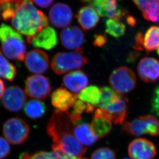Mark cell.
<instances>
[{"mask_svg":"<svg viewBox=\"0 0 159 159\" xmlns=\"http://www.w3.org/2000/svg\"><path fill=\"white\" fill-rule=\"evenodd\" d=\"M74 125L69 112L55 110L48 122L47 132L53 142V146L70 156L82 159L87 148L75 136Z\"/></svg>","mask_w":159,"mask_h":159,"instance_id":"obj_1","label":"cell"},{"mask_svg":"<svg viewBox=\"0 0 159 159\" xmlns=\"http://www.w3.org/2000/svg\"><path fill=\"white\" fill-rule=\"evenodd\" d=\"M11 21L19 33L26 36L29 43L38 33L49 25L47 17L37 9L32 0H16Z\"/></svg>","mask_w":159,"mask_h":159,"instance_id":"obj_2","label":"cell"},{"mask_svg":"<svg viewBox=\"0 0 159 159\" xmlns=\"http://www.w3.org/2000/svg\"><path fill=\"white\" fill-rule=\"evenodd\" d=\"M0 43L3 54L11 60H25L26 46L20 33L6 24L0 25Z\"/></svg>","mask_w":159,"mask_h":159,"instance_id":"obj_3","label":"cell"},{"mask_svg":"<svg viewBox=\"0 0 159 159\" xmlns=\"http://www.w3.org/2000/svg\"><path fill=\"white\" fill-rule=\"evenodd\" d=\"M89 60L82 49L74 52H60L55 54L51 63L55 74L62 75L77 70L87 64Z\"/></svg>","mask_w":159,"mask_h":159,"instance_id":"obj_4","label":"cell"},{"mask_svg":"<svg viewBox=\"0 0 159 159\" xmlns=\"http://www.w3.org/2000/svg\"><path fill=\"white\" fill-rule=\"evenodd\" d=\"M123 131L133 136L159 135V121L152 115H144L133 120L125 122L121 128Z\"/></svg>","mask_w":159,"mask_h":159,"instance_id":"obj_5","label":"cell"},{"mask_svg":"<svg viewBox=\"0 0 159 159\" xmlns=\"http://www.w3.org/2000/svg\"><path fill=\"white\" fill-rule=\"evenodd\" d=\"M109 83L117 93L125 94L134 89L136 78L131 69L127 66H121L113 71L109 78Z\"/></svg>","mask_w":159,"mask_h":159,"instance_id":"obj_6","label":"cell"},{"mask_svg":"<svg viewBox=\"0 0 159 159\" xmlns=\"http://www.w3.org/2000/svg\"><path fill=\"white\" fill-rule=\"evenodd\" d=\"M28 124L20 118H10L5 122L3 133L6 140L11 144L19 145L25 142L30 134Z\"/></svg>","mask_w":159,"mask_h":159,"instance_id":"obj_7","label":"cell"},{"mask_svg":"<svg viewBox=\"0 0 159 159\" xmlns=\"http://www.w3.org/2000/svg\"><path fill=\"white\" fill-rule=\"evenodd\" d=\"M95 9L101 17L120 20L124 18L128 11L120 4L121 0H81Z\"/></svg>","mask_w":159,"mask_h":159,"instance_id":"obj_8","label":"cell"},{"mask_svg":"<svg viewBox=\"0 0 159 159\" xmlns=\"http://www.w3.org/2000/svg\"><path fill=\"white\" fill-rule=\"evenodd\" d=\"M51 86L47 77L35 75L25 81V92L28 96L36 100H44L50 93Z\"/></svg>","mask_w":159,"mask_h":159,"instance_id":"obj_9","label":"cell"},{"mask_svg":"<svg viewBox=\"0 0 159 159\" xmlns=\"http://www.w3.org/2000/svg\"><path fill=\"white\" fill-rule=\"evenodd\" d=\"M26 100L27 96L23 89L18 86H11L5 90L2 103L9 111L18 112L25 106Z\"/></svg>","mask_w":159,"mask_h":159,"instance_id":"obj_10","label":"cell"},{"mask_svg":"<svg viewBox=\"0 0 159 159\" xmlns=\"http://www.w3.org/2000/svg\"><path fill=\"white\" fill-rule=\"evenodd\" d=\"M25 62L29 71L39 75L45 73L50 65L47 54L39 49H34L28 52L25 57Z\"/></svg>","mask_w":159,"mask_h":159,"instance_id":"obj_11","label":"cell"},{"mask_svg":"<svg viewBox=\"0 0 159 159\" xmlns=\"http://www.w3.org/2000/svg\"><path fill=\"white\" fill-rule=\"evenodd\" d=\"M129 155L132 159H152L157 155L155 145L148 139L139 138L130 143L128 146Z\"/></svg>","mask_w":159,"mask_h":159,"instance_id":"obj_12","label":"cell"},{"mask_svg":"<svg viewBox=\"0 0 159 159\" xmlns=\"http://www.w3.org/2000/svg\"><path fill=\"white\" fill-rule=\"evenodd\" d=\"M49 19L52 25L57 28H66L73 20V12L70 7L65 3H57L51 8Z\"/></svg>","mask_w":159,"mask_h":159,"instance_id":"obj_13","label":"cell"},{"mask_svg":"<svg viewBox=\"0 0 159 159\" xmlns=\"http://www.w3.org/2000/svg\"><path fill=\"white\" fill-rule=\"evenodd\" d=\"M60 40L61 44L66 49L77 51L81 49L84 43L85 35L78 27L70 26L61 31Z\"/></svg>","mask_w":159,"mask_h":159,"instance_id":"obj_14","label":"cell"},{"mask_svg":"<svg viewBox=\"0 0 159 159\" xmlns=\"http://www.w3.org/2000/svg\"><path fill=\"white\" fill-rule=\"evenodd\" d=\"M137 70L142 81L155 82L159 79V61L153 57H144L138 64Z\"/></svg>","mask_w":159,"mask_h":159,"instance_id":"obj_15","label":"cell"},{"mask_svg":"<svg viewBox=\"0 0 159 159\" xmlns=\"http://www.w3.org/2000/svg\"><path fill=\"white\" fill-rule=\"evenodd\" d=\"M58 43V38L55 30L50 26L43 28L32 40L31 43L34 47L50 50L53 49Z\"/></svg>","mask_w":159,"mask_h":159,"instance_id":"obj_16","label":"cell"},{"mask_svg":"<svg viewBox=\"0 0 159 159\" xmlns=\"http://www.w3.org/2000/svg\"><path fill=\"white\" fill-rule=\"evenodd\" d=\"M51 100L52 106L57 110L68 112L73 107L76 97L66 89L59 88L53 92Z\"/></svg>","mask_w":159,"mask_h":159,"instance_id":"obj_17","label":"cell"},{"mask_svg":"<svg viewBox=\"0 0 159 159\" xmlns=\"http://www.w3.org/2000/svg\"><path fill=\"white\" fill-rule=\"evenodd\" d=\"M90 126L98 139L107 135L112 129V122L106 116L104 110L99 108L95 111Z\"/></svg>","mask_w":159,"mask_h":159,"instance_id":"obj_18","label":"cell"},{"mask_svg":"<svg viewBox=\"0 0 159 159\" xmlns=\"http://www.w3.org/2000/svg\"><path fill=\"white\" fill-rule=\"evenodd\" d=\"M89 80L85 72L81 70L69 72L63 78V84L75 95L87 87Z\"/></svg>","mask_w":159,"mask_h":159,"instance_id":"obj_19","label":"cell"},{"mask_svg":"<svg viewBox=\"0 0 159 159\" xmlns=\"http://www.w3.org/2000/svg\"><path fill=\"white\" fill-rule=\"evenodd\" d=\"M128 100L122 96L118 101L104 110L107 118L114 124H122L125 120L128 112Z\"/></svg>","mask_w":159,"mask_h":159,"instance_id":"obj_20","label":"cell"},{"mask_svg":"<svg viewBox=\"0 0 159 159\" xmlns=\"http://www.w3.org/2000/svg\"><path fill=\"white\" fill-rule=\"evenodd\" d=\"M76 17L80 25L85 31L95 28L100 20L98 13L90 6H84L80 8Z\"/></svg>","mask_w":159,"mask_h":159,"instance_id":"obj_21","label":"cell"},{"mask_svg":"<svg viewBox=\"0 0 159 159\" xmlns=\"http://www.w3.org/2000/svg\"><path fill=\"white\" fill-rule=\"evenodd\" d=\"M74 133L75 138L82 145L90 146L98 141L90 125L86 122H79L74 125Z\"/></svg>","mask_w":159,"mask_h":159,"instance_id":"obj_22","label":"cell"},{"mask_svg":"<svg viewBox=\"0 0 159 159\" xmlns=\"http://www.w3.org/2000/svg\"><path fill=\"white\" fill-rule=\"evenodd\" d=\"M75 96L86 103L94 107L98 106L101 99V89L96 85H90L85 88Z\"/></svg>","mask_w":159,"mask_h":159,"instance_id":"obj_23","label":"cell"},{"mask_svg":"<svg viewBox=\"0 0 159 159\" xmlns=\"http://www.w3.org/2000/svg\"><path fill=\"white\" fill-rule=\"evenodd\" d=\"M143 48L147 52L159 49V26H152L147 30L143 38Z\"/></svg>","mask_w":159,"mask_h":159,"instance_id":"obj_24","label":"cell"},{"mask_svg":"<svg viewBox=\"0 0 159 159\" xmlns=\"http://www.w3.org/2000/svg\"><path fill=\"white\" fill-rule=\"evenodd\" d=\"M24 111L29 118L33 119H39L43 117L46 113V105L42 101L32 100L25 103Z\"/></svg>","mask_w":159,"mask_h":159,"instance_id":"obj_25","label":"cell"},{"mask_svg":"<svg viewBox=\"0 0 159 159\" xmlns=\"http://www.w3.org/2000/svg\"><path fill=\"white\" fill-rule=\"evenodd\" d=\"M101 97L98 107L99 109H105L114 104L120 98L121 95L107 86L101 87Z\"/></svg>","mask_w":159,"mask_h":159,"instance_id":"obj_26","label":"cell"},{"mask_svg":"<svg viewBox=\"0 0 159 159\" xmlns=\"http://www.w3.org/2000/svg\"><path fill=\"white\" fill-rule=\"evenodd\" d=\"M17 75L15 66L10 63L0 52V78L9 81L15 79Z\"/></svg>","mask_w":159,"mask_h":159,"instance_id":"obj_27","label":"cell"},{"mask_svg":"<svg viewBox=\"0 0 159 159\" xmlns=\"http://www.w3.org/2000/svg\"><path fill=\"white\" fill-rule=\"evenodd\" d=\"M105 26L106 32L112 37L119 38L125 34V25L119 20L108 19L106 20Z\"/></svg>","mask_w":159,"mask_h":159,"instance_id":"obj_28","label":"cell"},{"mask_svg":"<svg viewBox=\"0 0 159 159\" xmlns=\"http://www.w3.org/2000/svg\"><path fill=\"white\" fill-rule=\"evenodd\" d=\"M90 159H116V156L114 150L107 147H103L95 150Z\"/></svg>","mask_w":159,"mask_h":159,"instance_id":"obj_29","label":"cell"},{"mask_svg":"<svg viewBox=\"0 0 159 159\" xmlns=\"http://www.w3.org/2000/svg\"><path fill=\"white\" fill-rule=\"evenodd\" d=\"M72 113L81 115L85 112L86 113H92L94 111L95 107L81 101L80 100H75L73 106Z\"/></svg>","mask_w":159,"mask_h":159,"instance_id":"obj_30","label":"cell"},{"mask_svg":"<svg viewBox=\"0 0 159 159\" xmlns=\"http://www.w3.org/2000/svg\"><path fill=\"white\" fill-rule=\"evenodd\" d=\"M20 159H55L53 152L40 151L33 154L22 153L20 157Z\"/></svg>","mask_w":159,"mask_h":159,"instance_id":"obj_31","label":"cell"},{"mask_svg":"<svg viewBox=\"0 0 159 159\" xmlns=\"http://www.w3.org/2000/svg\"><path fill=\"white\" fill-rule=\"evenodd\" d=\"M143 15L146 20L159 23V2L148 10L143 12Z\"/></svg>","mask_w":159,"mask_h":159,"instance_id":"obj_32","label":"cell"},{"mask_svg":"<svg viewBox=\"0 0 159 159\" xmlns=\"http://www.w3.org/2000/svg\"><path fill=\"white\" fill-rule=\"evenodd\" d=\"M133 1L139 9L144 12L159 2V0H133Z\"/></svg>","mask_w":159,"mask_h":159,"instance_id":"obj_33","label":"cell"},{"mask_svg":"<svg viewBox=\"0 0 159 159\" xmlns=\"http://www.w3.org/2000/svg\"><path fill=\"white\" fill-rule=\"evenodd\" d=\"M151 107L152 112L159 117V86L156 88L153 92Z\"/></svg>","mask_w":159,"mask_h":159,"instance_id":"obj_34","label":"cell"},{"mask_svg":"<svg viewBox=\"0 0 159 159\" xmlns=\"http://www.w3.org/2000/svg\"><path fill=\"white\" fill-rule=\"evenodd\" d=\"M11 152V147L8 141L4 138L0 137V159L7 156Z\"/></svg>","mask_w":159,"mask_h":159,"instance_id":"obj_35","label":"cell"},{"mask_svg":"<svg viewBox=\"0 0 159 159\" xmlns=\"http://www.w3.org/2000/svg\"><path fill=\"white\" fill-rule=\"evenodd\" d=\"M107 41V37L105 34H95L93 44L97 47H102Z\"/></svg>","mask_w":159,"mask_h":159,"instance_id":"obj_36","label":"cell"},{"mask_svg":"<svg viewBox=\"0 0 159 159\" xmlns=\"http://www.w3.org/2000/svg\"><path fill=\"white\" fill-rule=\"evenodd\" d=\"M143 35L142 33L139 32L137 34L135 37L134 45L133 48L138 50L143 51Z\"/></svg>","mask_w":159,"mask_h":159,"instance_id":"obj_37","label":"cell"},{"mask_svg":"<svg viewBox=\"0 0 159 159\" xmlns=\"http://www.w3.org/2000/svg\"><path fill=\"white\" fill-rule=\"evenodd\" d=\"M36 4L39 6L40 7L46 8L48 7L51 6L54 0H32Z\"/></svg>","mask_w":159,"mask_h":159,"instance_id":"obj_38","label":"cell"},{"mask_svg":"<svg viewBox=\"0 0 159 159\" xmlns=\"http://www.w3.org/2000/svg\"><path fill=\"white\" fill-rule=\"evenodd\" d=\"M127 23L131 26H134L136 23V20L132 16H128L127 18Z\"/></svg>","mask_w":159,"mask_h":159,"instance_id":"obj_39","label":"cell"},{"mask_svg":"<svg viewBox=\"0 0 159 159\" xmlns=\"http://www.w3.org/2000/svg\"><path fill=\"white\" fill-rule=\"evenodd\" d=\"M5 92V85L3 81L0 79V99L3 97Z\"/></svg>","mask_w":159,"mask_h":159,"instance_id":"obj_40","label":"cell"},{"mask_svg":"<svg viewBox=\"0 0 159 159\" xmlns=\"http://www.w3.org/2000/svg\"><path fill=\"white\" fill-rule=\"evenodd\" d=\"M16 0H0V7L8 3H14Z\"/></svg>","mask_w":159,"mask_h":159,"instance_id":"obj_41","label":"cell"},{"mask_svg":"<svg viewBox=\"0 0 159 159\" xmlns=\"http://www.w3.org/2000/svg\"><path fill=\"white\" fill-rule=\"evenodd\" d=\"M130 159V158H124V159Z\"/></svg>","mask_w":159,"mask_h":159,"instance_id":"obj_42","label":"cell"}]
</instances>
